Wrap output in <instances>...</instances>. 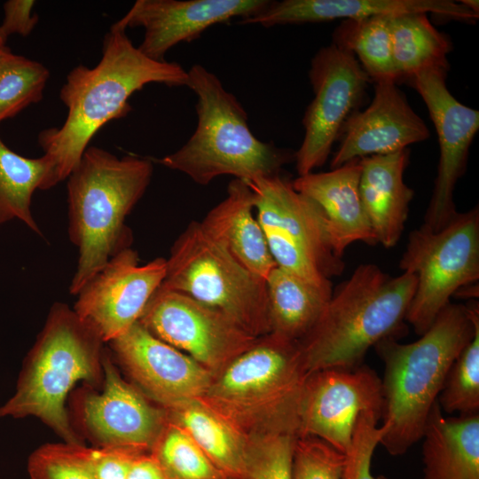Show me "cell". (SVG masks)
Returning <instances> with one entry per match:
<instances>
[{
  "label": "cell",
  "instance_id": "11",
  "mask_svg": "<svg viewBox=\"0 0 479 479\" xmlns=\"http://www.w3.org/2000/svg\"><path fill=\"white\" fill-rule=\"evenodd\" d=\"M309 79L314 98L304 113V137L294 153L298 176L325 164L371 81L357 58L334 43L313 56Z\"/></svg>",
  "mask_w": 479,
  "mask_h": 479
},
{
  "label": "cell",
  "instance_id": "24",
  "mask_svg": "<svg viewBox=\"0 0 479 479\" xmlns=\"http://www.w3.org/2000/svg\"><path fill=\"white\" fill-rule=\"evenodd\" d=\"M421 439V479H479V413L445 417L436 401Z\"/></svg>",
  "mask_w": 479,
  "mask_h": 479
},
{
  "label": "cell",
  "instance_id": "18",
  "mask_svg": "<svg viewBox=\"0 0 479 479\" xmlns=\"http://www.w3.org/2000/svg\"><path fill=\"white\" fill-rule=\"evenodd\" d=\"M269 0H137L115 24L127 29L141 27L137 47L146 57L164 61L166 53L180 43L197 39L211 26L233 18L261 12Z\"/></svg>",
  "mask_w": 479,
  "mask_h": 479
},
{
  "label": "cell",
  "instance_id": "6",
  "mask_svg": "<svg viewBox=\"0 0 479 479\" xmlns=\"http://www.w3.org/2000/svg\"><path fill=\"white\" fill-rule=\"evenodd\" d=\"M187 72V87L197 97L196 129L178 150L152 158L153 162L182 172L201 185L221 176L248 182L280 175L294 153L256 137L244 107L214 73L200 64Z\"/></svg>",
  "mask_w": 479,
  "mask_h": 479
},
{
  "label": "cell",
  "instance_id": "8",
  "mask_svg": "<svg viewBox=\"0 0 479 479\" xmlns=\"http://www.w3.org/2000/svg\"><path fill=\"white\" fill-rule=\"evenodd\" d=\"M161 287L231 318L255 337L270 334L265 280L192 222L174 242Z\"/></svg>",
  "mask_w": 479,
  "mask_h": 479
},
{
  "label": "cell",
  "instance_id": "25",
  "mask_svg": "<svg viewBox=\"0 0 479 479\" xmlns=\"http://www.w3.org/2000/svg\"><path fill=\"white\" fill-rule=\"evenodd\" d=\"M167 420L193 440L229 479H243L251 440L200 398L165 409Z\"/></svg>",
  "mask_w": 479,
  "mask_h": 479
},
{
  "label": "cell",
  "instance_id": "15",
  "mask_svg": "<svg viewBox=\"0 0 479 479\" xmlns=\"http://www.w3.org/2000/svg\"><path fill=\"white\" fill-rule=\"evenodd\" d=\"M446 70L430 68L409 79L428 109L439 143L437 175L422 224L434 232L458 212L454 188L466 169L468 150L479 129V112L454 98L446 86Z\"/></svg>",
  "mask_w": 479,
  "mask_h": 479
},
{
  "label": "cell",
  "instance_id": "12",
  "mask_svg": "<svg viewBox=\"0 0 479 479\" xmlns=\"http://www.w3.org/2000/svg\"><path fill=\"white\" fill-rule=\"evenodd\" d=\"M138 322L212 375L258 338L224 313L161 286L150 298Z\"/></svg>",
  "mask_w": 479,
  "mask_h": 479
},
{
  "label": "cell",
  "instance_id": "35",
  "mask_svg": "<svg viewBox=\"0 0 479 479\" xmlns=\"http://www.w3.org/2000/svg\"><path fill=\"white\" fill-rule=\"evenodd\" d=\"M344 454L324 440L297 436L294 441L292 479H342Z\"/></svg>",
  "mask_w": 479,
  "mask_h": 479
},
{
  "label": "cell",
  "instance_id": "1",
  "mask_svg": "<svg viewBox=\"0 0 479 479\" xmlns=\"http://www.w3.org/2000/svg\"><path fill=\"white\" fill-rule=\"evenodd\" d=\"M188 85L178 63L144 55L115 23L105 35L102 56L93 67L79 65L67 75L59 98L67 109L59 127L42 130L38 144L51 164L50 188L76 168L94 135L108 122L131 111L130 96L148 83Z\"/></svg>",
  "mask_w": 479,
  "mask_h": 479
},
{
  "label": "cell",
  "instance_id": "13",
  "mask_svg": "<svg viewBox=\"0 0 479 479\" xmlns=\"http://www.w3.org/2000/svg\"><path fill=\"white\" fill-rule=\"evenodd\" d=\"M381 380L369 366L315 371L304 381L297 436L318 437L345 454L358 416L381 417Z\"/></svg>",
  "mask_w": 479,
  "mask_h": 479
},
{
  "label": "cell",
  "instance_id": "32",
  "mask_svg": "<svg viewBox=\"0 0 479 479\" xmlns=\"http://www.w3.org/2000/svg\"><path fill=\"white\" fill-rule=\"evenodd\" d=\"M437 402L448 413H479V326L451 366Z\"/></svg>",
  "mask_w": 479,
  "mask_h": 479
},
{
  "label": "cell",
  "instance_id": "38",
  "mask_svg": "<svg viewBox=\"0 0 479 479\" xmlns=\"http://www.w3.org/2000/svg\"><path fill=\"white\" fill-rule=\"evenodd\" d=\"M33 0H8L4 4V19L0 25L3 34L27 36L36 26L39 17L33 12Z\"/></svg>",
  "mask_w": 479,
  "mask_h": 479
},
{
  "label": "cell",
  "instance_id": "19",
  "mask_svg": "<svg viewBox=\"0 0 479 479\" xmlns=\"http://www.w3.org/2000/svg\"><path fill=\"white\" fill-rule=\"evenodd\" d=\"M340 136L342 140L332 158V169L353 160L406 149L428 138L429 130L396 82H375L369 106L353 112Z\"/></svg>",
  "mask_w": 479,
  "mask_h": 479
},
{
  "label": "cell",
  "instance_id": "5",
  "mask_svg": "<svg viewBox=\"0 0 479 479\" xmlns=\"http://www.w3.org/2000/svg\"><path fill=\"white\" fill-rule=\"evenodd\" d=\"M307 375L297 342L270 333L213 374L200 399L248 439L297 437Z\"/></svg>",
  "mask_w": 479,
  "mask_h": 479
},
{
  "label": "cell",
  "instance_id": "3",
  "mask_svg": "<svg viewBox=\"0 0 479 479\" xmlns=\"http://www.w3.org/2000/svg\"><path fill=\"white\" fill-rule=\"evenodd\" d=\"M151 158L117 157L88 146L67 177L68 235L79 257L69 290L76 295L116 254L130 247L127 216L145 192Z\"/></svg>",
  "mask_w": 479,
  "mask_h": 479
},
{
  "label": "cell",
  "instance_id": "2",
  "mask_svg": "<svg viewBox=\"0 0 479 479\" xmlns=\"http://www.w3.org/2000/svg\"><path fill=\"white\" fill-rule=\"evenodd\" d=\"M478 326L477 302H450L417 341L390 337L374 346L384 364L381 420L386 432L380 444L390 455L404 454L421 439L448 372Z\"/></svg>",
  "mask_w": 479,
  "mask_h": 479
},
{
  "label": "cell",
  "instance_id": "14",
  "mask_svg": "<svg viewBox=\"0 0 479 479\" xmlns=\"http://www.w3.org/2000/svg\"><path fill=\"white\" fill-rule=\"evenodd\" d=\"M166 269L165 258L139 264L137 251L125 248L82 287L74 310L103 342H109L138 321Z\"/></svg>",
  "mask_w": 479,
  "mask_h": 479
},
{
  "label": "cell",
  "instance_id": "30",
  "mask_svg": "<svg viewBox=\"0 0 479 479\" xmlns=\"http://www.w3.org/2000/svg\"><path fill=\"white\" fill-rule=\"evenodd\" d=\"M151 453L167 479H229L185 430L168 420Z\"/></svg>",
  "mask_w": 479,
  "mask_h": 479
},
{
  "label": "cell",
  "instance_id": "36",
  "mask_svg": "<svg viewBox=\"0 0 479 479\" xmlns=\"http://www.w3.org/2000/svg\"><path fill=\"white\" fill-rule=\"evenodd\" d=\"M381 416L362 412L356 422L349 448L344 454L342 479H384L371 472L372 458L386 430L377 424Z\"/></svg>",
  "mask_w": 479,
  "mask_h": 479
},
{
  "label": "cell",
  "instance_id": "9",
  "mask_svg": "<svg viewBox=\"0 0 479 479\" xmlns=\"http://www.w3.org/2000/svg\"><path fill=\"white\" fill-rule=\"evenodd\" d=\"M399 268L416 278L405 320L421 335L454 294L478 282V207L457 212L438 231L422 225L412 231Z\"/></svg>",
  "mask_w": 479,
  "mask_h": 479
},
{
  "label": "cell",
  "instance_id": "37",
  "mask_svg": "<svg viewBox=\"0 0 479 479\" xmlns=\"http://www.w3.org/2000/svg\"><path fill=\"white\" fill-rule=\"evenodd\" d=\"M95 479H126L134 456L139 452L123 448L82 447Z\"/></svg>",
  "mask_w": 479,
  "mask_h": 479
},
{
  "label": "cell",
  "instance_id": "41",
  "mask_svg": "<svg viewBox=\"0 0 479 479\" xmlns=\"http://www.w3.org/2000/svg\"><path fill=\"white\" fill-rule=\"evenodd\" d=\"M7 37L3 34L0 28V47L5 46Z\"/></svg>",
  "mask_w": 479,
  "mask_h": 479
},
{
  "label": "cell",
  "instance_id": "33",
  "mask_svg": "<svg viewBox=\"0 0 479 479\" xmlns=\"http://www.w3.org/2000/svg\"><path fill=\"white\" fill-rule=\"evenodd\" d=\"M296 436L270 435L250 439L243 479H292Z\"/></svg>",
  "mask_w": 479,
  "mask_h": 479
},
{
  "label": "cell",
  "instance_id": "39",
  "mask_svg": "<svg viewBox=\"0 0 479 479\" xmlns=\"http://www.w3.org/2000/svg\"><path fill=\"white\" fill-rule=\"evenodd\" d=\"M126 479H167V477L151 452H145L134 456Z\"/></svg>",
  "mask_w": 479,
  "mask_h": 479
},
{
  "label": "cell",
  "instance_id": "29",
  "mask_svg": "<svg viewBox=\"0 0 479 479\" xmlns=\"http://www.w3.org/2000/svg\"><path fill=\"white\" fill-rule=\"evenodd\" d=\"M390 16L344 20L333 33V43L350 51L374 82L399 80L392 56Z\"/></svg>",
  "mask_w": 479,
  "mask_h": 479
},
{
  "label": "cell",
  "instance_id": "21",
  "mask_svg": "<svg viewBox=\"0 0 479 479\" xmlns=\"http://www.w3.org/2000/svg\"><path fill=\"white\" fill-rule=\"evenodd\" d=\"M360 172V159H357L330 171L298 176L292 182L297 192L322 210L333 251L341 259L353 242L376 244L359 194Z\"/></svg>",
  "mask_w": 479,
  "mask_h": 479
},
{
  "label": "cell",
  "instance_id": "26",
  "mask_svg": "<svg viewBox=\"0 0 479 479\" xmlns=\"http://www.w3.org/2000/svg\"><path fill=\"white\" fill-rule=\"evenodd\" d=\"M271 334L298 342L316 324L332 294L276 266L265 279Z\"/></svg>",
  "mask_w": 479,
  "mask_h": 479
},
{
  "label": "cell",
  "instance_id": "17",
  "mask_svg": "<svg viewBox=\"0 0 479 479\" xmlns=\"http://www.w3.org/2000/svg\"><path fill=\"white\" fill-rule=\"evenodd\" d=\"M102 370L103 391L87 394L81 404L85 430L98 447L151 452L167 423L165 409L126 381L105 351Z\"/></svg>",
  "mask_w": 479,
  "mask_h": 479
},
{
  "label": "cell",
  "instance_id": "4",
  "mask_svg": "<svg viewBox=\"0 0 479 479\" xmlns=\"http://www.w3.org/2000/svg\"><path fill=\"white\" fill-rule=\"evenodd\" d=\"M415 287L412 273L391 277L373 263L357 266L297 342L307 373L358 366L371 347L404 333Z\"/></svg>",
  "mask_w": 479,
  "mask_h": 479
},
{
  "label": "cell",
  "instance_id": "31",
  "mask_svg": "<svg viewBox=\"0 0 479 479\" xmlns=\"http://www.w3.org/2000/svg\"><path fill=\"white\" fill-rule=\"evenodd\" d=\"M49 76L42 63L7 47L0 56V122L40 102Z\"/></svg>",
  "mask_w": 479,
  "mask_h": 479
},
{
  "label": "cell",
  "instance_id": "27",
  "mask_svg": "<svg viewBox=\"0 0 479 479\" xmlns=\"http://www.w3.org/2000/svg\"><path fill=\"white\" fill-rule=\"evenodd\" d=\"M389 28L394 65L400 79L430 68L448 70L452 43L428 20L427 13L391 15Z\"/></svg>",
  "mask_w": 479,
  "mask_h": 479
},
{
  "label": "cell",
  "instance_id": "34",
  "mask_svg": "<svg viewBox=\"0 0 479 479\" xmlns=\"http://www.w3.org/2000/svg\"><path fill=\"white\" fill-rule=\"evenodd\" d=\"M82 447L64 443L37 448L27 461L30 479H95Z\"/></svg>",
  "mask_w": 479,
  "mask_h": 479
},
{
  "label": "cell",
  "instance_id": "20",
  "mask_svg": "<svg viewBox=\"0 0 479 479\" xmlns=\"http://www.w3.org/2000/svg\"><path fill=\"white\" fill-rule=\"evenodd\" d=\"M408 12H430L469 22L479 17L459 1L450 0H283L270 1L261 12L239 23L271 27Z\"/></svg>",
  "mask_w": 479,
  "mask_h": 479
},
{
  "label": "cell",
  "instance_id": "40",
  "mask_svg": "<svg viewBox=\"0 0 479 479\" xmlns=\"http://www.w3.org/2000/svg\"><path fill=\"white\" fill-rule=\"evenodd\" d=\"M459 2L479 15V2L477 0H460Z\"/></svg>",
  "mask_w": 479,
  "mask_h": 479
},
{
  "label": "cell",
  "instance_id": "42",
  "mask_svg": "<svg viewBox=\"0 0 479 479\" xmlns=\"http://www.w3.org/2000/svg\"><path fill=\"white\" fill-rule=\"evenodd\" d=\"M7 48V46H3V47H0V56L1 54L5 51V49Z\"/></svg>",
  "mask_w": 479,
  "mask_h": 479
},
{
  "label": "cell",
  "instance_id": "10",
  "mask_svg": "<svg viewBox=\"0 0 479 479\" xmlns=\"http://www.w3.org/2000/svg\"><path fill=\"white\" fill-rule=\"evenodd\" d=\"M257 220L278 267L320 287L340 275L344 263L332 248L320 208L280 175L247 182Z\"/></svg>",
  "mask_w": 479,
  "mask_h": 479
},
{
  "label": "cell",
  "instance_id": "23",
  "mask_svg": "<svg viewBox=\"0 0 479 479\" xmlns=\"http://www.w3.org/2000/svg\"><path fill=\"white\" fill-rule=\"evenodd\" d=\"M253 192L244 180L234 178L226 197L200 223L214 240L257 277L266 279L277 266L263 229L255 216Z\"/></svg>",
  "mask_w": 479,
  "mask_h": 479
},
{
  "label": "cell",
  "instance_id": "16",
  "mask_svg": "<svg viewBox=\"0 0 479 479\" xmlns=\"http://www.w3.org/2000/svg\"><path fill=\"white\" fill-rule=\"evenodd\" d=\"M108 343L131 383L164 409L200 398L211 380V373L138 321Z\"/></svg>",
  "mask_w": 479,
  "mask_h": 479
},
{
  "label": "cell",
  "instance_id": "7",
  "mask_svg": "<svg viewBox=\"0 0 479 479\" xmlns=\"http://www.w3.org/2000/svg\"><path fill=\"white\" fill-rule=\"evenodd\" d=\"M103 343L74 310L54 303L25 359L15 393L0 407V418L34 416L65 444L83 445L70 423L65 401L77 381L99 382Z\"/></svg>",
  "mask_w": 479,
  "mask_h": 479
},
{
  "label": "cell",
  "instance_id": "22",
  "mask_svg": "<svg viewBox=\"0 0 479 479\" xmlns=\"http://www.w3.org/2000/svg\"><path fill=\"white\" fill-rule=\"evenodd\" d=\"M409 150L360 159L359 194L376 243L389 248L400 240L413 198L404 182Z\"/></svg>",
  "mask_w": 479,
  "mask_h": 479
},
{
  "label": "cell",
  "instance_id": "28",
  "mask_svg": "<svg viewBox=\"0 0 479 479\" xmlns=\"http://www.w3.org/2000/svg\"><path fill=\"white\" fill-rule=\"evenodd\" d=\"M51 164L42 155L27 158L11 150L0 137V225L20 219L42 234L31 212L35 190L50 189Z\"/></svg>",
  "mask_w": 479,
  "mask_h": 479
}]
</instances>
